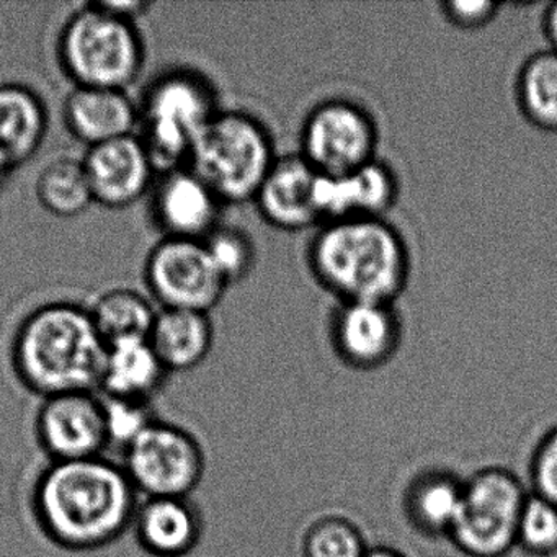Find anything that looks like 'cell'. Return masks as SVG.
Segmentation results:
<instances>
[{
    "mask_svg": "<svg viewBox=\"0 0 557 557\" xmlns=\"http://www.w3.org/2000/svg\"><path fill=\"white\" fill-rule=\"evenodd\" d=\"M41 207L58 218H76L86 213L94 201L83 161L61 158L41 171L37 182Z\"/></svg>",
    "mask_w": 557,
    "mask_h": 557,
    "instance_id": "d4e9b609",
    "label": "cell"
},
{
    "mask_svg": "<svg viewBox=\"0 0 557 557\" xmlns=\"http://www.w3.org/2000/svg\"><path fill=\"white\" fill-rule=\"evenodd\" d=\"M543 30L549 41V50L557 53V2H553L544 12Z\"/></svg>",
    "mask_w": 557,
    "mask_h": 557,
    "instance_id": "d6a6232c",
    "label": "cell"
},
{
    "mask_svg": "<svg viewBox=\"0 0 557 557\" xmlns=\"http://www.w3.org/2000/svg\"><path fill=\"white\" fill-rule=\"evenodd\" d=\"M465 479L446 469H426L417 475L404 495L407 520L417 533L446 540L461 511Z\"/></svg>",
    "mask_w": 557,
    "mask_h": 557,
    "instance_id": "ffe728a7",
    "label": "cell"
},
{
    "mask_svg": "<svg viewBox=\"0 0 557 557\" xmlns=\"http://www.w3.org/2000/svg\"><path fill=\"white\" fill-rule=\"evenodd\" d=\"M442 9L449 24L462 30H478L497 17L500 5L491 0H449Z\"/></svg>",
    "mask_w": 557,
    "mask_h": 557,
    "instance_id": "4dcf8cb0",
    "label": "cell"
},
{
    "mask_svg": "<svg viewBox=\"0 0 557 557\" xmlns=\"http://www.w3.org/2000/svg\"><path fill=\"white\" fill-rule=\"evenodd\" d=\"M521 113L541 132L557 133V53L540 51L528 58L517 79Z\"/></svg>",
    "mask_w": 557,
    "mask_h": 557,
    "instance_id": "603a6c76",
    "label": "cell"
},
{
    "mask_svg": "<svg viewBox=\"0 0 557 557\" xmlns=\"http://www.w3.org/2000/svg\"><path fill=\"white\" fill-rule=\"evenodd\" d=\"M106 410L107 429H109L110 445L126 448L143 430L148 429L158 413L154 404L148 400L123 399V397L102 396Z\"/></svg>",
    "mask_w": 557,
    "mask_h": 557,
    "instance_id": "f1b7e54d",
    "label": "cell"
},
{
    "mask_svg": "<svg viewBox=\"0 0 557 557\" xmlns=\"http://www.w3.org/2000/svg\"><path fill=\"white\" fill-rule=\"evenodd\" d=\"M169 371L149 338H126L107 344L99 394L123 399L148 400L164 389Z\"/></svg>",
    "mask_w": 557,
    "mask_h": 557,
    "instance_id": "d6986e66",
    "label": "cell"
},
{
    "mask_svg": "<svg viewBox=\"0 0 557 557\" xmlns=\"http://www.w3.org/2000/svg\"><path fill=\"white\" fill-rule=\"evenodd\" d=\"M146 282L164 309L207 312L216 308L227 289L203 240L165 237L151 250Z\"/></svg>",
    "mask_w": 557,
    "mask_h": 557,
    "instance_id": "30bf717a",
    "label": "cell"
},
{
    "mask_svg": "<svg viewBox=\"0 0 557 557\" xmlns=\"http://www.w3.org/2000/svg\"><path fill=\"white\" fill-rule=\"evenodd\" d=\"M149 342L169 373L195 370L213 348V322L207 312L162 309Z\"/></svg>",
    "mask_w": 557,
    "mask_h": 557,
    "instance_id": "44dd1931",
    "label": "cell"
},
{
    "mask_svg": "<svg viewBox=\"0 0 557 557\" xmlns=\"http://www.w3.org/2000/svg\"><path fill=\"white\" fill-rule=\"evenodd\" d=\"M221 205L200 177L182 168L162 178L154 210L165 237L205 240L220 226Z\"/></svg>",
    "mask_w": 557,
    "mask_h": 557,
    "instance_id": "e0dca14e",
    "label": "cell"
},
{
    "mask_svg": "<svg viewBox=\"0 0 557 557\" xmlns=\"http://www.w3.org/2000/svg\"><path fill=\"white\" fill-rule=\"evenodd\" d=\"M531 494L557 507V423L537 440L528 468Z\"/></svg>",
    "mask_w": 557,
    "mask_h": 557,
    "instance_id": "f546056e",
    "label": "cell"
},
{
    "mask_svg": "<svg viewBox=\"0 0 557 557\" xmlns=\"http://www.w3.org/2000/svg\"><path fill=\"white\" fill-rule=\"evenodd\" d=\"M100 4L113 14L128 18L132 22H135V18L139 15H145L148 9H151V4H146V2H100Z\"/></svg>",
    "mask_w": 557,
    "mask_h": 557,
    "instance_id": "1f68e13d",
    "label": "cell"
},
{
    "mask_svg": "<svg viewBox=\"0 0 557 557\" xmlns=\"http://www.w3.org/2000/svg\"><path fill=\"white\" fill-rule=\"evenodd\" d=\"M14 171V164L9 161V158L4 152L0 151V185L4 184V182L8 181L9 175Z\"/></svg>",
    "mask_w": 557,
    "mask_h": 557,
    "instance_id": "836d02e7",
    "label": "cell"
},
{
    "mask_svg": "<svg viewBox=\"0 0 557 557\" xmlns=\"http://www.w3.org/2000/svg\"><path fill=\"white\" fill-rule=\"evenodd\" d=\"M203 243L227 285L240 282L252 272L256 265V246L249 234L237 227L220 224Z\"/></svg>",
    "mask_w": 557,
    "mask_h": 557,
    "instance_id": "4316f807",
    "label": "cell"
},
{
    "mask_svg": "<svg viewBox=\"0 0 557 557\" xmlns=\"http://www.w3.org/2000/svg\"><path fill=\"white\" fill-rule=\"evenodd\" d=\"M527 482L504 468H487L465 482L461 511L449 540L468 557H507L518 549Z\"/></svg>",
    "mask_w": 557,
    "mask_h": 557,
    "instance_id": "52a82bcc",
    "label": "cell"
},
{
    "mask_svg": "<svg viewBox=\"0 0 557 557\" xmlns=\"http://www.w3.org/2000/svg\"><path fill=\"white\" fill-rule=\"evenodd\" d=\"M377 141L376 123L363 107L332 99L306 116L299 154L319 174L338 177L377 159Z\"/></svg>",
    "mask_w": 557,
    "mask_h": 557,
    "instance_id": "9c48e42d",
    "label": "cell"
},
{
    "mask_svg": "<svg viewBox=\"0 0 557 557\" xmlns=\"http://www.w3.org/2000/svg\"><path fill=\"white\" fill-rule=\"evenodd\" d=\"M106 355L107 342L92 314L71 302H53L32 312L12 345L18 381L41 399L99 393Z\"/></svg>",
    "mask_w": 557,
    "mask_h": 557,
    "instance_id": "3957f363",
    "label": "cell"
},
{
    "mask_svg": "<svg viewBox=\"0 0 557 557\" xmlns=\"http://www.w3.org/2000/svg\"><path fill=\"white\" fill-rule=\"evenodd\" d=\"M276 158L272 136L259 120L220 112L195 139L187 169L221 203H246L253 201Z\"/></svg>",
    "mask_w": 557,
    "mask_h": 557,
    "instance_id": "277c9868",
    "label": "cell"
},
{
    "mask_svg": "<svg viewBox=\"0 0 557 557\" xmlns=\"http://www.w3.org/2000/svg\"><path fill=\"white\" fill-rule=\"evenodd\" d=\"M309 265L341 302H394L410 275L406 240L386 218L322 224L309 246Z\"/></svg>",
    "mask_w": 557,
    "mask_h": 557,
    "instance_id": "7a4b0ae2",
    "label": "cell"
},
{
    "mask_svg": "<svg viewBox=\"0 0 557 557\" xmlns=\"http://www.w3.org/2000/svg\"><path fill=\"white\" fill-rule=\"evenodd\" d=\"M368 549L357 524L342 517L315 521L302 541L305 557H364Z\"/></svg>",
    "mask_w": 557,
    "mask_h": 557,
    "instance_id": "484cf974",
    "label": "cell"
},
{
    "mask_svg": "<svg viewBox=\"0 0 557 557\" xmlns=\"http://www.w3.org/2000/svg\"><path fill=\"white\" fill-rule=\"evenodd\" d=\"M64 122L89 148L132 136L139 110L126 90L76 87L64 103Z\"/></svg>",
    "mask_w": 557,
    "mask_h": 557,
    "instance_id": "ac0fdd59",
    "label": "cell"
},
{
    "mask_svg": "<svg viewBox=\"0 0 557 557\" xmlns=\"http://www.w3.org/2000/svg\"><path fill=\"white\" fill-rule=\"evenodd\" d=\"M48 115L40 97L21 84L0 86V151L17 169L44 145Z\"/></svg>",
    "mask_w": 557,
    "mask_h": 557,
    "instance_id": "7402d4cb",
    "label": "cell"
},
{
    "mask_svg": "<svg viewBox=\"0 0 557 557\" xmlns=\"http://www.w3.org/2000/svg\"><path fill=\"white\" fill-rule=\"evenodd\" d=\"M122 466L139 495L191 497L203 481L207 455L194 433L158 419L123 449Z\"/></svg>",
    "mask_w": 557,
    "mask_h": 557,
    "instance_id": "ba28073f",
    "label": "cell"
},
{
    "mask_svg": "<svg viewBox=\"0 0 557 557\" xmlns=\"http://www.w3.org/2000/svg\"><path fill=\"white\" fill-rule=\"evenodd\" d=\"M364 557H406L397 550L389 549V547H371Z\"/></svg>",
    "mask_w": 557,
    "mask_h": 557,
    "instance_id": "e575fe53",
    "label": "cell"
},
{
    "mask_svg": "<svg viewBox=\"0 0 557 557\" xmlns=\"http://www.w3.org/2000/svg\"><path fill=\"white\" fill-rule=\"evenodd\" d=\"M518 549L531 557H557V507L530 494L518 524Z\"/></svg>",
    "mask_w": 557,
    "mask_h": 557,
    "instance_id": "83f0119b",
    "label": "cell"
},
{
    "mask_svg": "<svg viewBox=\"0 0 557 557\" xmlns=\"http://www.w3.org/2000/svg\"><path fill=\"white\" fill-rule=\"evenodd\" d=\"M332 345L347 367L374 371L386 367L403 342V321L394 302H341L332 318Z\"/></svg>",
    "mask_w": 557,
    "mask_h": 557,
    "instance_id": "7c38bea8",
    "label": "cell"
},
{
    "mask_svg": "<svg viewBox=\"0 0 557 557\" xmlns=\"http://www.w3.org/2000/svg\"><path fill=\"white\" fill-rule=\"evenodd\" d=\"M35 436L50 462L99 458L110 446L99 393H66L41 399Z\"/></svg>",
    "mask_w": 557,
    "mask_h": 557,
    "instance_id": "8fae6325",
    "label": "cell"
},
{
    "mask_svg": "<svg viewBox=\"0 0 557 557\" xmlns=\"http://www.w3.org/2000/svg\"><path fill=\"white\" fill-rule=\"evenodd\" d=\"M90 314L107 344L126 338H149L158 318L149 299L129 288L103 293Z\"/></svg>",
    "mask_w": 557,
    "mask_h": 557,
    "instance_id": "cb8c5ba5",
    "label": "cell"
},
{
    "mask_svg": "<svg viewBox=\"0 0 557 557\" xmlns=\"http://www.w3.org/2000/svg\"><path fill=\"white\" fill-rule=\"evenodd\" d=\"M132 531L149 556L187 557L203 540V511L191 497H145L136 508Z\"/></svg>",
    "mask_w": 557,
    "mask_h": 557,
    "instance_id": "2e32d148",
    "label": "cell"
},
{
    "mask_svg": "<svg viewBox=\"0 0 557 557\" xmlns=\"http://www.w3.org/2000/svg\"><path fill=\"white\" fill-rule=\"evenodd\" d=\"M319 182L321 174L299 152L280 156L253 201L263 220L278 230L295 233L319 227Z\"/></svg>",
    "mask_w": 557,
    "mask_h": 557,
    "instance_id": "4fadbf2b",
    "label": "cell"
},
{
    "mask_svg": "<svg viewBox=\"0 0 557 557\" xmlns=\"http://www.w3.org/2000/svg\"><path fill=\"white\" fill-rule=\"evenodd\" d=\"M60 60L77 87L126 90L145 66V45L135 22L96 2L67 21L60 38Z\"/></svg>",
    "mask_w": 557,
    "mask_h": 557,
    "instance_id": "5b68a950",
    "label": "cell"
},
{
    "mask_svg": "<svg viewBox=\"0 0 557 557\" xmlns=\"http://www.w3.org/2000/svg\"><path fill=\"white\" fill-rule=\"evenodd\" d=\"M397 197L399 181L396 172L380 159L338 177L321 174L319 208L322 224L351 218H386Z\"/></svg>",
    "mask_w": 557,
    "mask_h": 557,
    "instance_id": "9a60e30c",
    "label": "cell"
},
{
    "mask_svg": "<svg viewBox=\"0 0 557 557\" xmlns=\"http://www.w3.org/2000/svg\"><path fill=\"white\" fill-rule=\"evenodd\" d=\"M216 92L205 77L190 71L168 74L152 84L139 112L141 139L156 172L187 165L191 146L218 110Z\"/></svg>",
    "mask_w": 557,
    "mask_h": 557,
    "instance_id": "8992f818",
    "label": "cell"
},
{
    "mask_svg": "<svg viewBox=\"0 0 557 557\" xmlns=\"http://www.w3.org/2000/svg\"><path fill=\"white\" fill-rule=\"evenodd\" d=\"M139 494L122 465L106 456L50 462L35 481L30 507L41 533L61 549L99 550L132 530Z\"/></svg>",
    "mask_w": 557,
    "mask_h": 557,
    "instance_id": "6da1fadb",
    "label": "cell"
},
{
    "mask_svg": "<svg viewBox=\"0 0 557 557\" xmlns=\"http://www.w3.org/2000/svg\"><path fill=\"white\" fill-rule=\"evenodd\" d=\"M83 162L94 201L113 210L135 205L156 174L145 145L135 135L89 148Z\"/></svg>",
    "mask_w": 557,
    "mask_h": 557,
    "instance_id": "5bb4252c",
    "label": "cell"
}]
</instances>
